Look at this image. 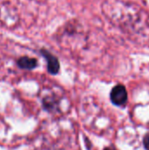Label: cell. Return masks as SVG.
Wrapping results in <instances>:
<instances>
[{
  "instance_id": "2",
  "label": "cell",
  "mask_w": 149,
  "mask_h": 150,
  "mask_svg": "<svg viewBox=\"0 0 149 150\" xmlns=\"http://www.w3.org/2000/svg\"><path fill=\"white\" fill-rule=\"evenodd\" d=\"M41 54L44 55V57L47 60L48 72L53 75L57 74L59 71V69H60V64H59L57 58L47 50H41Z\"/></svg>"
},
{
  "instance_id": "1",
  "label": "cell",
  "mask_w": 149,
  "mask_h": 150,
  "mask_svg": "<svg viewBox=\"0 0 149 150\" xmlns=\"http://www.w3.org/2000/svg\"><path fill=\"white\" fill-rule=\"evenodd\" d=\"M111 100L112 102L116 105H123L126 103L127 101V91L126 89V87L122 84H118L115 87H113V89L111 91V95H110Z\"/></svg>"
},
{
  "instance_id": "5",
  "label": "cell",
  "mask_w": 149,
  "mask_h": 150,
  "mask_svg": "<svg viewBox=\"0 0 149 150\" xmlns=\"http://www.w3.org/2000/svg\"><path fill=\"white\" fill-rule=\"evenodd\" d=\"M105 150H112V149H105Z\"/></svg>"
},
{
  "instance_id": "4",
  "label": "cell",
  "mask_w": 149,
  "mask_h": 150,
  "mask_svg": "<svg viewBox=\"0 0 149 150\" xmlns=\"http://www.w3.org/2000/svg\"><path fill=\"white\" fill-rule=\"evenodd\" d=\"M143 145L146 150H149V133L148 134L145 135L144 139H143Z\"/></svg>"
},
{
  "instance_id": "3",
  "label": "cell",
  "mask_w": 149,
  "mask_h": 150,
  "mask_svg": "<svg viewBox=\"0 0 149 150\" xmlns=\"http://www.w3.org/2000/svg\"><path fill=\"white\" fill-rule=\"evenodd\" d=\"M18 65L19 68L24 69H32L37 65V61L33 58L22 57L18 61Z\"/></svg>"
}]
</instances>
